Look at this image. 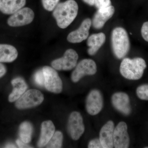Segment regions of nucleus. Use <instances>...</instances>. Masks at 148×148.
Listing matches in <instances>:
<instances>
[{"instance_id":"obj_8","label":"nucleus","mask_w":148,"mask_h":148,"mask_svg":"<svg viewBox=\"0 0 148 148\" xmlns=\"http://www.w3.org/2000/svg\"><path fill=\"white\" fill-rule=\"evenodd\" d=\"M97 72V66L92 59H84L80 61L71 75V80L74 83L79 81L86 75H92Z\"/></svg>"},{"instance_id":"obj_27","label":"nucleus","mask_w":148,"mask_h":148,"mask_svg":"<svg viewBox=\"0 0 148 148\" xmlns=\"http://www.w3.org/2000/svg\"><path fill=\"white\" fill-rule=\"evenodd\" d=\"M89 148H103L99 139H92L89 142L88 146Z\"/></svg>"},{"instance_id":"obj_13","label":"nucleus","mask_w":148,"mask_h":148,"mask_svg":"<svg viewBox=\"0 0 148 148\" xmlns=\"http://www.w3.org/2000/svg\"><path fill=\"white\" fill-rule=\"evenodd\" d=\"M112 103L117 110L125 115H128L131 113L132 109L129 97L125 92H119L114 93L112 97Z\"/></svg>"},{"instance_id":"obj_24","label":"nucleus","mask_w":148,"mask_h":148,"mask_svg":"<svg viewBox=\"0 0 148 148\" xmlns=\"http://www.w3.org/2000/svg\"><path fill=\"white\" fill-rule=\"evenodd\" d=\"M60 0H42L43 6L46 10L52 11L58 4Z\"/></svg>"},{"instance_id":"obj_7","label":"nucleus","mask_w":148,"mask_h":148,"mask_svg":"<svg viewBox=\"0 0 148 148\" xmlns=\"http://www.w3.org/2000/svg\"><path fill=\"white\" fill-rule=\"evenodd\" d=\"M67 130L71 138L77 140L84 132L85 126L82 116L79 112H73L70 114L67 125Z\"/></svg>"},{"instance_id":"obj_33","label":"nucleus","mask_w":148,"mask_h":148,"mask_svg":"<svg viewBox=\"0 0 148 148\" xmlns=\"http://www.w3.org/2000/svg\"><path fill=\"white\" fill-rule=\"evenodd\" d=\"M145 148H148V147H145Z\"/></svg>"},{"instance_id":"obj_14","label":"nucleus","mask_w":148,"mask_h":148,"mask_svg":"<svg viewBox=\"0 0 148 148\" xmlns=\"http://www.w3.org/2000/svg\"><path fill=\"white\" fill-rule=\"evenodd\" d=\"M114 12V8L112 5L98 9L92 18V27L96 29H102L106 22L113 16Z\"/></svg>"},{"instance_id":"obj_21","label":"nucleus","mask_w":148,"mask_h":148,"mask_svg":"<svg viewBox=\"0 0 148 148\" xmlns=\"http://www.w3.org/2000/svg\"><path fill=\"white\" fill-rule=\"evenodd\" d=\"M33 128L32 124L28 121H24L20 125L19 128V136L20 140L28 144L32 139Z\"/></svg>"},{"instance_id":"obj_1","label":"nucleus","mask_w":148,"mask_h":148,"mask_svg":"<svg viewBox=\"0 0 148 148\" xmlns=\"http://www.w3.org/2000/svg\"><path fill=\"white\" fill-rule=\"evenodd\" d=\"M78 8L77 3L74 0L58 3L53 12L58 27L63 29L69 27L76 17Z\"/></svg>"},{"instance_id":"obj_12","label":"nucleus","mask_w":148,"mask_h":148,"mask_svg":"<svg viewBox=\"0 0 148 148\" xmlns=\"http://www.w3.org/2000/svg\"><path fill=\"white\" fill-rule=\"evenodd\" d=\"M92 25V21L89 18L84 19L78 29L70 33L67 40L72 43H77L83 41L88 38L89 29Z\"/></svg>"},{"instance_id":"obj_11","label":"nucleus","mask_w":148,"mask_h":148,"mask_svg":"<svg viewBox=\"0 0 148 148\" xmlns=\"http://www.w3.org/2000/svg\"><path fill=\"white\" fill-rule=\"evenodd\" d=\"M113 140L114 147L115 148L129 147L130 140L127 125L124 122H120L114 128Z\"/></svg>"},{"instance_id":"obj_30","label":"nucleus","mask_w":148,"mask_h":148,"mask_svg":"<svg viewBox=\"0 0 148 148\" xmlns=\"http://www.w3.org/2000/svg\"><path fill=\"white\" fill-rule=\"evenodd\" d=\"M6 73V69L5 66L0 63V78L3 76Z\"/></svg>"},{"instance_id":"obj_31","label":"nucleus","mask_w":148,"mask_h":148,"mask_svg":"<svg viewBox=\"0 0 148 148\" xmlns=\"http://www.w3.org/2000/svg\"><path fill=\"white\" fill-rule=\"evenodd\" d=\"M84 3L90 6L94 5V0H82Z\"/></svg>"},{"instance_id":"obj_2","label":"nucleus","mask_w":148,"mask_h":148,"mask_svg":"<svg viewBox=\"0 0 148 148\" xmlns=\"http://www.w3.org/2000/svg\"><path fill=\"white\" fill-rule=\"evenodd\" d=\"M147 64L143 58H125L120 66L122 75L127 79L137 80L143 77Z\"/></svg>"},{"instance_id":"obj_26","label":"nucleus","mask_w":148,"mask_h":148,"mask_svg":"<svg viewBox=\"0 0 148 148\" xmlns=\"http://www.w3.org/2000/svg\"><path fill=\"white\" fill-rule=\"evenodd\" d=\"M94 5L98 8H105L111 5V0H94Z\"/></svg>"},{"instance_id":"obj_9","label":"nucleus","mask_w":148,"mask_h":148,"mask_svg":"<svg viewBox=\"0 0 148 148\" xmlns=\"http://www.w3.org/2000/svg\"><path fill=\"white\" fill-rule=\"evenodd\" d=\"M35 14L29 8H23L12 14L8 20V24L11 27H18L32 23Z\"/></svg>"},{"instance_id":"obj_3","label":"nucleus","mask_w":148,"mask_h":148,"mask_svg":"<svg viewBox=\"0 0 148 148\" xmlns=\"http://www.w3.org/2000/svg\"><path fill=\"white\" fill-rule=\"evenodd\" d=\"M113 52L118 59L124 58L129 52L130 42L126 30L122 27H117L113 30L111 36Z\"/></svg>"},{"instance_id":"obj_23","label":"nucleus","mask_w":148,"mask_h":148,"mask_svg":"<svg viewBox=\"0 0 148 148\" xmlns=\"http://www.w3.org/2000/svg\"><path fill=\"white\" fill-rule=\"evenodd\" d=\"M138 98L143 101H148V84L141 85L136 89Z\"/></svg>"},{"instance_id":"obj_18","label":"nucleus","mask_w":148,"mask_h":148,"mask_svg":"<svg viewBox=\"0 0 148 148\" xmlns=\"http://www.w3.org/2000/svg\"><path fill=\"white\" fill-rule=\"evenodd\" d=\"M26 0H0V11L5 14H12L23 8Z\"/></svg>"},{"instance_id":"obj_15","label":"nucleus","mask_w":148,"mask_h":148,"mask_svg":"<svg viewBox=\"0 0 148 148\" xmlns=\"http://www.w3.org/2000/svg\"><path fill=\"white\" fill-rule=\"evenodd\" d=\"M114 124L109 121L102 127L99 134V140L103 148L114 147L113 135Z\"/></svg>"},{"instance_id":"obj_16","label":"nucleus","mask_w":148,"mask_h":148,"mask_svg":"<svg viewBox=\"0 0 148 148\" xmlns=\"http://www.w3.org/2000/svg\"><path fill=\"white\" fill-rule=\"evenodd\" d=\"M55 130V126L51 121H46L42 122L39 140L37 144L38 147L40 148L45 147L51 139Z\"/></svg>"},{"instance_id":"obj_19","label":"nucleus","mask_w":148,"mask_h":148,"mask_svg":"<svg viewBox=\"0 0 148 148\" xmlns=\"http://www.w3.org/2000/svg\"><path fill=\"white\" fill-rule=\"evenodd\" d=\"M13 87L12 92L9 96V101L11 103L17 101L25 92L27 89V85L24 80L21 77L14 79L11 82Z\"/></svg>"},{"instance_id":"obj_32","label":"nucleus","mask_w":148,"mask_h":148,"mask_svg":"<svg viewBox=\"0 0 148 148\" xmlns=\"http://www.w3.org/2000/svg\"><path fill=\"white\" fill-rule=\"evenodd\" d=\"M5 147L6 148H16L15 145L12 144H8L7 145L5 146Z\"/></svg>"},{"instance_id":"obj_17","label":"nucleus","mask_w":148,"mask_h":148,"mask_svg":"<svg viewBox=\"0 0 148 148\" xmlns=\"http://www.w3.org/2000/svg\"><path fill=\"white\" fill-rule=\"evenodd\" d=\"M106 36L103 33L93 34L88 37L87 44L88 47V53L89 55L96 54L106 42Z\"/></svg>"},{"instance_id":"obj_5","label":"nucleus","mask_w":148,"mask_h":148,"mask_svg":"<svg viewBox=\"0 0 148 148\" xmlns=\"http://www.w3.org/2000/svg\"><path fill=\"white\" fill-rule=\"evenodd\" d=\"M45 78V86L51 92L59 93L63 89L62 80L54 69L46 66L42 69Z\"/></svg>"},{"instance_id":"obj_25","label":"nucleus","mask_w":148,"mask_h":148,"mask_svg":"<svg viewBox=\"0 0 148 148\" xmlns=\"http://www.w3.org/2000/svg\"><path fill=\"white\" fill-rule=\"evenodd\" d=\"M34 79L38 85L40 86H45V78L42 69L36 72L34 76Z\"/></svg>"},{"instance_id":"obj_22","label":"nucleus","mask_w":148,"mask_h":148,"mask_svg":"<svg viewBox=\"0 0 148 148\" xmlns=\"http://www.w3.org/2000/svg\"><path fill=\"white\" fill-rule=\"evenodd\" d=\"M63 141V133L60 131H56L54 132L46 147L47 148H61Z\"/></svg>"},{"instance_id":"obj_20","label":"nucleus","mask_w":148,"mask_h":148,"mask_svg":"<svg viewBox=\"0 0 148 148\" xmlns=\"http://www.w3.org/2000/svg\"><path fill=\"white\" fill-rule=\"evenodd\" d=\"M14 47L8 44H0V63H10L16 60L18 56Z\"/></svg>"},{"instance_id":"obj_28","label":"nucleus","mask_w":148,"mask_h":148,"mask_svg":"<svg viewBox=\"0 0 148 148\" xmlns=\"http://www.w3.org/2000/svg\"><path fill=\"white\" fill-rule=\"evenodd\" d=\"M141 34L143 39L148 42V21L143 24L141 29Z\"/></svg>"},{"instance_id":"obj_6","label":"nucleus","mask_w":148,"mask_h":148,"mask_svg":"<svg viewBox=\"0 0 148 148\" xmlns=\"http://www.w3.org/2000/svg\"><path fill=\"white\" fill-rule=\"evenodd\" d=\"M78 58L75 51L69 49L65 51L63 57L53 60L51 62V66L58 71H70L76 66Z\"/></svg>"},{"instance_id":"obj_4","label":"nucleus","mask_w":148,"mask_h":148,"mask_svg":"<svg viewBox=\"0 0 148 148\" xmlns=\"http://www.w3.org/2000/svg\"><path fill=\"white\" fill-rule=\"evenodd\" d=\"M44 99V95L39 90L30 89L24 92L15 103L19 110L31 108L40 105Z\"/></svg>"},{"instance_id":"obj_10","label":"nucleus","mask_w":148,"mask_h":148,"mask_svg":"<svg viewBox=\"0 0 148 148\" xmlns=\"http://www.w3.org/2000/svg\"><path fill=\"white\" fill-rule=\"evenodd\" d=\"M103 99L101 91L93 89L88 95L86 101V108L88 114L92 116L98 114L102 110Z\"/></svg>"},{"instance_id":"obj_29","label":"nucleus","mask_w":148,"mask_h":148,"mask_svg":"<svg viewBox=\"0 0 148 148\" xmlns=\"http://www.w3.org/2000/svg\"><path fill=\"white\" fill-rule=\"evenodd\" d=\"M16 145L19 148H32V147L28 145L27 144L22 142L21 140H16Z\"/></svg>"}]
</instances>
